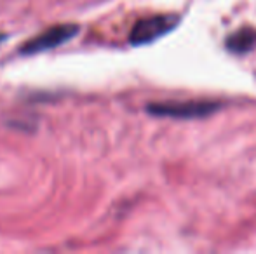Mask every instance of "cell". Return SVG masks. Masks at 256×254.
<instances>
[{"mask_svg":"<svg viewBox=\"0 0 256 254\" xmlns=\"http://www.w3.org/2000/svg\"><path fill=\"white\" fill-rule=\"evenodd\" d=\"M178 24V16H152V17H145V19H140L134 24L131 31V40L132 45H143V44H150V42L157 40L158 37L166 35L168 31H171L172 28Z\"/></svg>","mask_w":256,"mask_h":254,"instance_id":"cell-1","label":"cell"},{"mask_svg":"<svg viewBox=\"0 0 256 254\" xmlns=\"http://www.w3.org/2000/svg\"><path fill=\"white\" fill-rule=\"evenodd\" d=\"M78 33L77 24H56V26L48 28L46 31H42L40 35H37L35 38L28 40L26 44H23L21 47V54H37V52H44L49 49H54L58 45L68 42L72 37Z\"/></svg>","mask_w":256,"mask_h":254,"instance_id":"cell-2","label":"cell"},{"mask_svg":"<svg viewBox=\"0 0 256 254\" xmlns=\"http://www.w3.org/2000/svg\"><path fill=\"white\" fill-rule=\"evenodd\" d=\"M218 110L216 103H158L150 105L148 112L157 117H174V119H194V117H206L211 112Z\"/></svg>","mask_w":256,"mask_h":254,"instance_id":"cell-3","label":"cell"},{"mask_svg":"<svg viewBox=\"0 0 256 254\" xmlns=\"http://www.w3.org/2000/svg\"><path fill=\"white\" fill-rule=\"evenodd\" d=\"M254 44H256V31L251 30V28H242V30L236 31V33L226 38V47L230 51L237 52V54L248 52L250 49H253Z\"/></svg>","mask_w":256,"mask_h":254,"instance_id":"cell-4","label":"cell"},{"mask_svg":"<svg viewBox=\"0 0 256 254\" xmlns=\"http://www.w3.org/2000/svg\"><path fill=\"white\" fill-rule=\"evenodd\" d=\"M4 38H6V37H4V35H0V40H4Z\"/></svg>","mask_w":256,"mask_h":254,"instance_id":"cell-5","label":"cell"}]
</instances>
